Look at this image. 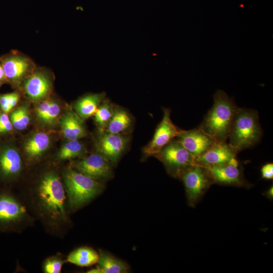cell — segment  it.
<instances>
[{"label":"cell","instance_id":"cell-1","mask_svg":"<svg viewBox=\"0 0 273 273\" xmlns=\"http://www.w3.org/2000/svg\"><path fill=\"white\" fill-rule=\"evenodd\" d=\"M213 98V105L199 127L216 142H225L239 108L233 99L222 90H217Z\"/></svg>","mask_w":273,"mask_h":273},{"label":"cell","instance_id":"cell-2","mask_svg":"<svg viewBox=\"0 0 273 273\" xmlns=\"http://www.w3.org/2000/svg\"><path fill=\"white\" fill-rule=\"evenodd\" d=\"M262 136L257 111L238 108L229 132L228 144L238 153L258 143Z\"/></svg>","mask_w":273,"mask_h":273},{"label":"cell","instance_id":"cell-3","mask_svg":"<svg viewBox=\"0 0 273 273\" xmlns=\"http://www.w3.org/2000/svg\"><path fill=\"white\" fill-rule=\"evenodd\" d=\"M64 179L69 206L72 209L78 208L90 201L104 187L99 180L73 169L66 170Z\"/></svg>","mask_w":273,"mask_h":273},{"label":"cell","instance_id":"cell-4","mask_svg":"<svg viewBox=\"0 0 273 273\" xmlns=\"http://www.w3.org/2000/svg\"><path fill=\"white\" fill-rule=\"evenodd\" d=\"M40 204L47 214L54 220L65 218V194L60 177L49 172L41 179L37 189Z\"/></svg>","mask_w":273,"mask_h":273},{"label":"cell","instance_id":"cell-5","mask_svg":"<svg viewBox=\"0 0 273 273\" xmlns=\"http://www.w3.org/2000/svg\"><path fill=\"white\" fill-rule=\"evenodd\" d=\"M8 83L19 89L22 82L36 68L34 61L28 55L16 50L0 56Z\"/></svg>","mask_w":273,"mask_h":273},{"label":"cell","instance_id":"cell-6","mask_svg":"<svg viewBox=\"0 0 273 273\" xmlns=\"http://www.w3.org/2000/svg\"><path fill=\"white\" fill-rule=\"evenodd\" d=\"M164 165L167 173L179 178L187 169L196 164L195 158L175 139L154 155Z\"/></svg>","mask_w":273,"mask_h":273},{"label":"cell","instance_id":"cell-7","mask_svg":"<svg viewBox=\"0 0 273 273\" xmlns=\"http://www.w3.org/2000/svg\"><path fill=\"white\" fill-rule=\"evenodd\" d=\"M54 74L45 67H38L21 83L19 90L30 101L39 102L50 97L53 88Z\"/></svg>","mask_w":273,"mask_h":273},{"label":"cell","instance_id":"cell-8","mask_svg":"<svg viewBox=\"0 0 273 273\" xmlns=\"http://www.w3.org/2000/svg\"><path fill=\"white\" fill-rule=\"evenodd\" d=\"M179 178L184 184L188 203L193 207L213 184L206 168L197 164L185 170Z\"/></svg>","mask_w":273,"mask_h":273},{"label":"cell","instance_id":"cell-9","mask_svg":"<svg viewBox=\"0 0 273 273\" xmlns=\"http://www.w3.org/2000/svg\"><path fill=\"white\" fill-rule=\"evenodd\" d=\"M181 130L172 122L170 110L164 108L163 118L157 125L152 139L143 148L144 157L154 156L178 136Z\"/></svg>","mask_w":273,"mask_h":273},{"label":"cell","instance_id":"cell-10","mask_svg":"<svg viewBox=\"0 0 273 273\" xmlns=\"http://www.w3.org/2000/svg\"><path fill=\"white\" fill-rule=\"evenodd\" d=\"M96 142L98 151L112 164H115L126 149L130 141L127 134L99 131Z\"/></svg>","mask_w":273,"mask_h":273},{"label":"cell","instance_id":"cell-11","mask_svg":"<svg viewBox=\"0 0 273 273\" xmlns=\"http://www.w3.org/2000/svg\"><path fill=\"white\" fill-rule=\"evenodd\" d=\"M205 168L213 184L239 187L250 186L244 177L243 169L238 159L222 165Z\"/></svg>","mask_w":273,"mask_h":273},{"label":"cell","instance_id":"cell-12","mask_svg":"<svg viewBox=\"0 0 273 273\" xmlns=\"http://www.w3.org/2000/svg\"><path fill=\"white\" fill-rule=\"evenodd\" d=\"M112 164L99 153L81 158L74 164L76 170L96 179H108L112 176Z\"/></svg>","mask_w":273,"mask_h":273},{"label":"cell","instance_id":"cell-13","mask_svg":"<svg viewBox=\"0 0 273 273\" xmlns=\"http://www.w3.org/2000/svg\"><path fill=\"white\" fill-rule=\"evenodd\" d=\"M237 152L228 143H215L203 154L195 158L196 164L204 167L225 164L237 159Z\"/></svg>","mask_w":273,"mask_h":273},{"label":"cell","instance_id":"cell-14","mask_svg":"<svg viewBox=\"0 0 273 273\" xmlns=\"http://www.w3.org/2000/svg\"><path fill=\"white\" fill-rule=\"evenodd\" d=\"M195 158L216 142L199 126L189 130H181L175 138Z\"/></svg>","mask_w":273,"mask_h":273},{"label":"cell","instance_id":"cell-15","mask_svg":"<svg viewBox=\"0 0 273 273\" xmlns=\"http://www.w3.org/2000/svg\"><path fill=\"white\" fill-rule=\"evenodd\" d=\"M26 213L24 207L11 194L0 192V230L13 227Z\"/></svg>","mask_w":273,"mask_h":273},{"label":"cell","instance_id":"cell-16","mask_svg":"<svg viewBox=\"0 0 273 273\" xmlns=\"http://www.w3.org/2000/svg\"><path fill=\"white\" fill-rule=\"evenodd\" d=\"M22 167L21 155L12 145L0 144V178L10 181L20 172Z\"/></svg>","mask_w":273,"mask_h":273},{"label":"cell","instance_id":"cell-17","mask_svg":"<svg viewBox=\"0 0 273 273\" xmlns=\"http://www.w3.org/2000/svg\"><path fill=\"white\" fill-rule=\"evenodd\" d=\"M62 132L64 137L69 140H79L86 135L82 120L71 110L64 115L60 121Z\"/></svg>","mask_w":273,"mask_h":273},{"label":"cell","instance_id":"cell-18","mask_svg":"<svg viewBox=\"0 0 273 273\" xmlns=\"http://www.w3.org/2000/svg\"><path fill=\"white\" fill-rule=\"evenodd\" d=\"M105 97V93H89L82 96L74 104L76 114L82 120L94 116Z\"/></svg>","mask_w":273,"mask_h":273},{"label":"cell","instance_id":"cell-19","mask_svg":"<svg viewBox=\"0 0 273 273\" xmlns=\"http://www.w3.org/2000/svg\"><path fill=\"white\" fill-rule=\"evenodd\" d=\"M132 118L124 108L115 105L113 114L104 131L116 134H127L132 125Z\"/></svg>","mask_w":273,"mask_h":273},{"label":"cell","instance_id":"cell-20","mask_svg":"<svg viewBox=\"0 0 273 273\" xmlns=\"http://www.w3.org/2000/svg\"><path fill=\"white\" fill-rule=\"evenodd\" d=\"M60 111L59 103L50 97L39 102L35 108V113L38 119L42 123L50 125L57 120Z\"/></svg>","mask_w":273,"mask_h":273},{"label":"cell","instance_id":"cell-21","mask_svg":"<svg viewBox=\"0 0 273 273\" xmlns=\"http://www.w3.org/2000/svg\"><path fill=\"white\" fill-rule=\"evenodd\" d=\"M50 142V136L47 133L38 132L27 140L24 146V150L29 157L37 158L49 148Z\"/></svg>","mask_w":273,"mask_h":273},{"label":"cell","instance_id":"cell-22","mask_svg":"<svg viewBox=\"0 0 273 273\" xmlns=\"http://www.w3.org/2000/svg\"><path fill=\"white\" fill-rule=\"evenodd\" d=\"M99 259V253L88 247L78 248L71 252L67 258L68 262L77 266H89L97 263Z\"/></svg>","mask_w":273,"mask_h":273},{"label":"cell","instance_id":"cell-23","mask_svg":"<svg viewBox=\"0 0 273 273\" xmlns=\"http://www.w3.org/2000/svg\"><path fill=\"white\" fill-rule=\"evenodd\" d=\"M98 267L102 273H125L128 272V266L122 260L118 259L108 252L99 251Z\"/></svg>","mask_w":273,"mask_h":273},{"label":"cell","instance_id":"cell-24","mask_svg":"<svg viewBox=\"0 0 273 273\" xmlns=\"http://www.w3.org/2000/svg\"><path fill=\"white\" fill-rule=\"evenodd\" d=\"M115 105L105 99L94 114L95 122L99 131H104L113 114Z\"/></svg>","mask_w":273,"mask_h":273},{"label":"cell","instance_id":"cell-25","mask_svg":"<svg viewBox=\"0 0 273 273\" xmlns=\"http://www.w3.org/2000/svg\"><path fill=\"white\" fill-rule=\"evenodd\" d=\"M84 145L79 140H69L61 148L58 153V158L66 160L81 156L85 154Z\"/></svg>","mask_w":273,"mask_h":273},{"label":"cell","instance_id":"cell-26","mask_svg":"<svg viewBox=\"0 0 273 273\" xmlns=\"http://www.w3.org/2000/svg\"><path fill=\"white\" fill-rule=\"evenodd\" d=\"M9 117L14 128L18 130L25 129L30 122L29 113L26 107L24 106L12 110Z\"/></svg>","mask_w":273,"mask_h":273},{"label":"cell","instance_id":"cell-27","mask_svg":"<svg viewBox=\"0 0 273 273\" xmlns=\"http://www.w3.org/2000/svg\"><path fill=\"white\" fill-rule=\"evenodd\" d=\"M19 90L0 94V110L6 113H9L18 105L20 100Z\"/></svg>","mask_w":273,"mask_h":273},{"label":"cell","instance_id":"cell-28","mask_svg":"<svg viewBox=\"0 0 273 273\" xmlns=\"http://www.w3.org/2000/svg\"><path fill=\"white\" fill-rule=\"evenodd\" d=\"M63 261L57 257L48 259L43 264V270L46 273H60L61 271Z\"/></svg>","mask_w":273,"mask_h":273},{"label":"cell","instance_id":"cell-29","mask_svg":"<svg viewBox=\"0 0 273 273\" xmlns=\"http://www.w3.org/2000/svg\"><path fill=\"white\" fill-rule=\"evenodd\" d=\"M14 129L8 114L0 110V135L10 133Z\"/></svg>","mask_w":273,"mask_h":273},{"label":"cell","instance_id":"cell-30","mask_svg":"<svg viewBox=\"0 0 273 273\" xmlns=\"http://www.w3.org/2000/svg\"><path fill=\"white\" fill-rule=\"evenodd\" d=\"M261 178L272 179L273 178V164L267 163L263 165L261 169Z\"/></svg>","mask_w":273,"mask_h":273},{"label":"cell","instance_id":"cell-31","mask_svg":"<svg viewBox=\"0 0 273 273\" xmlns=\"http://www.w3.org/2000/svg\"><path fill=\"white\" fill-rule=\"evenodd\" d=\"M0 81L3 84L8 83V81L5 74L4 70L1 62H0Z\"/></svg>","mask_w":273,"mask_h":273},{"label":"cell","instance_id":"cell-32","mask_svg":"<svg viewBox=\"0 0 273 273\" xmlns=\"http://www.w3.org/2000/svg\"><path fill=\"white\" fill-rule=\"evenodd\" d=\"M264 195L268 199H272L273 187L271 186L264 193Z\"/></svg>","mask_w":273,"mask_h":273},{"label":"cell","instance_id":"cell-33","mask_svg":"<svg viewBox=\"0 0 273 273\" xmlns=\"http://www.w3.org/2000/svg\"><path fill=\"white\" fill-rule=\"evenodd\" d=\"M88 273H102V270L99 268L92 269L87 271Z\"/></svg>","mask_w":273,"mask_h":273},{"label":"cell","instance_id":"cell-34","mask_svg":"<svg viewBox=\"0 0 273 273\" xmlns=\"http://www.w3.org/2000/svg\"><path fill=\"white\" fill-rule=\"evenodd\" d=\"M3 83H2V82L0 81V87H1V86L3 85Z\"/></svg>","mask_w":273,"mask_h":273}]
</instances>
